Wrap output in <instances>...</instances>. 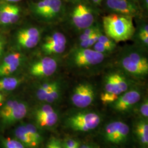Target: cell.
Returning a JSON list of instances; mask_svg holds the SVG:
<instances>
[{
  "label": "cell",
  "mask_w": 148,
  "mask_h": 148,
  "mask_svg": "<svg viewBox=\"0 0 148 148\" xmlns=\"http://www.w3.org/2000/svg\"><path fill=\"white\" fill-rule=\"evenodd\" d=\"M139 111L140 114L145 118L148 119V100L147 98H144L142 102L139 107Z\"/></svg>",
  "instance_id": "obj_29"
},
{
  "label": "cell",
  "mask_w": 148,
  "mask_h": 148,
  "mask_svg": "<svg viewBox=\"0 0 148 148\" xmlns=\"http://www.w3.org/2000/svg\"><path fill=\"white\" fill-rule=\"evenodd\" d=\"M68 40L62 32L54 31L45 37L41 46L42 53L53 57H58L67 53Z\"/></svg>",
  "instance_id": "obj_7"
},
{
  "label": "cell",
  "mask_w": 148,
  "mask_h": 148,
  "mask_svg": "<svg viewBox=\"0 0 148 148\" xmlns=\"http://www.w3.org/2000/svg\"><path fill=\"white\" fill-rule=\"evenodd\" d=\"M90 2L95 6L101 5L104 0H90Z\"/></svg>",
  "instance_id": "obj_35"
},
{
  "label": "cell",
  "mask_w": 148,
  "mask_h": 148,
  "mask_svg": "<svg viewBox=\"0 0 148 148\" xmlns=\"http://www.w3.org/2000/svg\"><path fill=\"white\" fill-rule=\"evenodd\" d=\"M2 100V96L0 94V102Z\"/></svg>",
  "instance_id": "obj_38"
},
{
  "label": "cell",
  "mask_w": 148,
  "mask_h": 148,
  "mask_svg": "<svg viewBox=\"0 0 148 148\" xmlns=\"http://www.w3.org/2000/svg\"><path fill=\"white\" fill-rule=\"evenodd\" d=\"M21 80L16 77H4L0 79V90L10 91L16 89Z\"/></svg>",
  "instance_id": "obj_21"
},
{
  "label": "cell",
  "mask_w": 148,
  "mask_h": 148,
  "mask_svg": "<svg viewBox=\"0 0 148 148\" xmlns=\"http://www.w3.org/2000/svg\"><path fill=\"white\" fill-rule=\"evenodd\" d=\"M95 7L88 0H69L65 3L63 22L79 33L97 23L98 11Z\"/></svg>",
  "instance_id": "obj_3"
},
{
  "label": "cell",
  "mask_w": 148,
  "mask_h": 148,
  "mask_svg": "<svg viewBox=\"0 0 148 148\" xmlns=\"http://www.w3.org/2000/svg\"><path fill=\"white\" fill-rule=\"evenodd\" d=\"M101 32L102 31L95 32L87 40L82 42L76 43L75 46L74 47L79 48H91L95 43L98 41L99 35Z\"/></svg>",
  "instance_id": "obj_24"
},
{
  "label": "cell",
  "mask_w": 148,
  "mask_h": 148,
  "mask_svg": "<svg viewBox=\"0 0 148 148\" xmlns=\"http://www.w3.org/2000/svg\"><path fill=\"white\" fill-rule=\"evenodd\" d=\"M116 65L128 76L143 79L148 75V51L134 44L125 46L118 54Z\"/></svg>",
  "instance_id": "obj_2"
},
{
  "label": "cell",
  "mask_w": 148,
  "mask_h": 148,
  "mask_svg": "<svg viewBox=\"0 0 148 148\" xmlns=\"http://www.w3.org/2000/svg\"><path fill=\"white\" fill-rule=\"evenodd\" d=\"M130 133L129 126L120 121L108 123L104 129V137L110 143L120 144L127 140Z\"/></svg>",
  "instance_id": "obj_13"
},
{
  "label": "cell",
  "mask_w": 148,
  "mask_h": 148,
  "mask_svg": "<svg viewBox=\"0 0 148 148\" xmlns=\"http://www.w3.org/2000/svg\"><path fill=\"white\" fill-rule=\"evenodd\" d=\"M20 17V9L16 5H5L0 8V22L3 24H14Z\"/></svg>",
  "instance_id": "obj_15"
},
{
  "label": "cell",
  "mask_w": 148,
  "mask_h": 148,
  "mask_svg": "<svg viewBox=\"0 0 148 148\" xmlns=\"http://www.w3.org/2000/svg\"><path fill=\"white\" fill-rule=\"evenodd\" d=\"M92 49L99 53L111 55V54L115 52L117 48L106 45L102 43L97 41L93 46Z\"/></svg>",
  "instance_id": "obj_26"
},
{
  "label": "cell",
  "mask_w": 148,
  "mask_h": 148,
  "mask_svg": "<svg viewBox=\"0 0 148 148\" xmlns=\"http://www.w3.org/2000/svg\"><path fill=\"white\" fill-rule=\"evenodd\" d=\"M135 133L140 143L144 146L148 145V124L146 119H142L137 122L135 126Z\"/></svg>",
  "instance_id": "obj_18"
},
{
  "label": "cell",
  "mask_w": 148,
  "mask_h": 148,
  "mask_svg": "<svg viewBox=\"0 0 148 148\" xmlns=\"http://www.w3.org/2000/svg\"><path fill=\"white\" fill-rule=\"evenodd\" d=\"M102 27L106 36L116 43L131 40L135 32L132 17L115 13L103 16Z\"/></svg>",
  "instance_id": "obj_4"
},
{
  "label": "cell",
  "mask_w": 148,
  "mask_h": 148,
  "mask_svg": "<svg viewBox=\"0 0 148 148\" xmlns=\"http://www.w3.org/2000/svg\"><path fill=\"white\" fill-rule=\"evenodd\" d=\"M58 81H54L44 83L40 85L38 88L36 92V96L38 100L45 101L46 96L50 90L57 85Z\"/></svg>",
  "instance_id": "obj_20"
},
{
  "label": "cell",
  "mask_w": 148,
  "mask_h": 148,
  "mask_svg": "<svg viewBox=\"0 0 148 148\" xmlns=\"http://www.w3.org/2000/svg\"><path fill=\"white\" fill-rule=\"evenodd\" d=\"M25 126L32 140L37 147L42 140V138L41 134L38 131L37 128L34 125L31 123H27L25 125Z\"/></svg>",
  "instance_id": "obj_25"
},
{
  "label": "cell",
  "mask_w": 148,
  "mask_h": 148,
  "mask_svg": "<svg viewBox=\"0 0 148 148\" xmlns=\"http://www.w3.org/2000/svg\"><path fill=\"white\" fill-rule=\"evenodd\" d=\"M35 16L46 21H63L65 2L63 0H41L32 6Z\"/></svg>",
  "instance_id": "obj_6"
},
{
  "label": "cell",
  "mask_w": 148,
  "mask_h": 148,
  "mask_svg": "<svg viewBox=\"0 0 148 148\" xmlns=\"http://www.w3.org/2000/svg\"><path fill=\"white\" fill-rule=\"evenodd\" d=\"M79 148H99L98 146L93 144H84L79 146Z\"/></svg>",
  "instance_id": "obj_34"
},
{
  "label": "cell",
  "mask_w": 148,
  "mask_h": 148,
  "mask_svg": "<svg viewBox=\"0 0 148 148\" xmlns=\"http://www.w3.org/2000/svg\"><path fill=\"white\" fill-rule=\"evenodd\" d=\"M64 148H75L80 146L79 141L73 138H67L65 139L63 143Z\"/></svg>",
  "instance_id": "obj_31"
},
{
  "label": "cell",
  "mask_w": 148,
  "mask_h": 148,
  "mask_svg": "<svg viewBox=\"0 0 148 148\" xmlns=\"http://www.w3.org/2000/svg\"><path fill=\"white\" fill-rule=\"evenodd\" d=\"M58 59L51 56H45L35 61L30 65L29 73L35 77H47L56 73L59 68Z\"/></svg>",
  "instance_id": "obj_11"
},
{
  "label": "cell",
  "mask_w": 148,
  "mask_h": 148,
  "mask_svg": "<svg viewBox=\"0 0 148 148\" xmlns=\"http://www.w3.org/2000/svg\"><path fill=\"white\" fill-rule=\"evenodd\" d=\"M101 29L102 28L101 27L99 24L97 23V22L91 27H87L79 32V36L77 37V41L76 43L82 42L83 41L87 40L95 32L102 31Z\"/></svg>",
  "instance_id": "obj_22"
},
{
  "label": "cell",
  "mask_w": 148,
  "mask_h": 148,
  "mask_svg": "<svg viewBox=\"0 0 148 148\" xmlns=\"http://www.w3.org/2000/svg\"><path fill=\"white\" fill-rule=\"evenodd\" d=\"M8 2H19L21 1V0H5Z\"/></svg>",
  "instance_id": "obj_37"
},
{
  "label": "cell",
  "mask_w": 148,
  "mask_h": 148,
  "mask_svg": "<svg viewBox=\"0 0 148 148\" xmlns=\"http://www.w3.org/2000/svg\"><path fill=\"white\" fill-rule=\"evenodd\" d=\"M98 41L112 47L116 48L117 47V43L115 42L114 40H112L110 37L106 36L105 34L103 33V32L100 34Z\"/></svg>",
  "instance_id": "obj_28"
},
{
  "label": "cell",
  "mask_w": 148,
  "mask_h": 148,
  "mask_svg": "<svg viewBox=\"0 0 148 148\" xmlns=\"http://www.w3.org/2000/svg\"><path fill=\"white\" fill-rule=\"evenodd\" d=\"M142 93L137 88H130L119 95L110 104L115 111L120 112H127L137 105L142 99Z\"/></svg>",
  "instance_id": "obj_12"
},
{
  "label": "cell",
  "mask_w": 148,
  "mask_h": 148,
  "mask_svg": "<svg viewBox=\"0 0 148 148\" xmlns=\"http://www.w3.org/2000/svg\"><path fill=\"white\" fill-rule=\"evenodd\" d=\"M46 148H64L63 143L59 139L55 137L51 138L48 141Z\"/></svg>",
  "instance_id": "obj_30"
},
{
  "label": "cell",
  "mask_w": 148,
  "mask_h": 148,
  "mask_svg": "<svg viewBox=\"0 0 148 148\" xmlns=\"http://www.w3.org/2000/svg\"><path fill=\"white\" fill-rule=\"evenodd\" d=\"M19 101H8L5 105L0 110V117L2 120L8 115V114L11 112L16 105L19 103Z\"/></svg>",
  "instance_id": "obj_27"
},
{
  "label": "cell",
  "mask_w": 148,
  "mask_h": 148,
  "mask_svg": "<svg viewBox=\"0 0 148 148\" xmlns=\"http://www.w3.org/2000/svg\"><path fill=\"white\" fill-rule=\"evenodd\" d=\"M140 2H142V5H140L143 12H148V0H142Z\"/></svg>",
  "instance_id": "obj_33"
},
{
  "label": "cell",
  "mask_w": 148,
  "mask_h": 148,
  "mask_svg": "<svg viewBox=\"0 0 148 148\" xmlns=\"http://www.w3.org/2000/svg\"><path fill=\"white\" fill-rule=\"evenodd\" d=\"M14 134L17 140L20 141L24 146L32 148L37 147L27 132L25 125H21L16 127Z\"/></svg>",
  "instance_id": "obj_17"
},
{
  "label": "cell",
  "mask_w": 148,
  "mask_h": 148,
  "mask_svg": "<svg viewBox=\"0 0 148 148\" xmlns=\"http://www.w3.org/2000/svg\"><path fill=\"white\" fill-rule=\"evenodd\" d=\"M28 107L27 104L23 102H19L16 107L2 120L5 124L10 125L19 121L27 115Z\"/></svg>",
  "instance_id": "obj_16"
},
{
  "label": "cell",
  "mask_w": 148,
  "mask_h": 148,
  "mask_svg": "<svg viewBox=\"0 0 148 148\" xmlns=\"http://www.w3.org/2000/svg\"><path fill=\"white\" fill-rule=\"evenodd\" d=\"M62 87L63 86L61 85L60 82L59 81L58 84L48 93L46 97L45 101L47 103H53L58 101L62 95Z\"/></svg>",
  "instance_id": "obj_23"
},
{
  "label": "cell",
  "mask_w": 148,
  "mask_h": 148,
  "mask_svg": "<svg viewBox=\"0 0 148 148\" xmlns=\"http://www.w3.org/2000/svg\"><path fill=\"white\" fill-rule=\"evenodd\" d=\"M58 115L55 110L42 116L36 117L38 125L43 128L53 127L58 122Z\"/></svg>",
  "instance_id": "obj_19"
},
{
  "label": "cell",
  "mask_w": 148,
  "mask_h": 148,
  "mask_svg": "<svg viewBox=\"0 0 148 148\" xmlns=\"http://www.w3.org/2000/svg\"><path fill=\"white\" fill-rule=\"evenodd\" d=\"M105 75L103 79V91L100 95L104 104H110L118 97L131 87V81L127 75L115 67Z\"/></svg>",
  "instance_id": "obj_5"
},
{
  "label": "cell",
  "mask_w": 148,
  "mask_h": 148,
  "mask_svg": "<svg viewBox=\"0 0 148 148\" xmlns=\"http://www.w3.org/2000/svg\"><path fill=\"white\" fill-rule=\"evenodd\" d=\"M41 33L36 27H29L18 32L16 36L17 42L25 49H32L37 46L41 39Z\"/></svg>",
  "instance_id": "obj_14"
},
{
  "label": "cell",
  "mask_w": 148,
  "mask_h": 148,
  "mask_svg": "<svg viewBox=\"0 0 148 148\" xmlns=\"http://www.w3.org/2000/svg\"><path fill=\"white\" fill-rule=\"evenodd\" d=\"M3 43L1 41H0V56L2 54V51H3Z\"/></svg>",
  "instance_id": "obj_36"
},
{
  "label": "cell",
  "mask_w": 148,
  "mask_h": 148,
  "mask_svg": "<svg viewBox=\"0 0 148 148\" xmlns=\"http://www.w3.org/2000/svg\"><path fill=\"white\" fill-rule=\"evenodd\" d=\"M95 90L93 86L88 82L76 85L71 95V101L74 106L79 108H86L95 100Z\"/></svg>",
  "instance_id": "obj_10"
},
{
  "label": "cell",
  "mask_w": 148,
  "mask_h": 148,
  "mask_svg": "<svg viewBox=\"0 0 148 148\" xmlns=\"http://www.w3.org/2000/svg\"><path fill=\"white\" fill-rule=\"evenodd\" d=\"M109 56L92 48L74 47L64 55V59L66 69L75 73L84 74L101 69L106 64Z\"/></svg>",
  "instance_id": "obj_1"
},
{
  "label": "cell",
  "mask_w": 148,
  "mask_h": 148,
  "mask_svg": "<svg viewBox=\"0 0 148 148\" xmlns=\"http://www.w3.org/2000/svg\"><path fill=\"white\" fill-rule=\"evenodd\" d=\"M106 10L110 13L131 16L135 18H142L143 12L139 3L133 0H104Z\"/></svg>",
  "instance_id": "obj_8"
},
{
  "label": "cell",
  "mask_w": 148,
  "mask_h": 148,
  "mask_svg": "<svg viewBox=\"0 0 148 148\" xmlns=\"http://www.w3.org/2000/svg\"><path fill=\"white\" fill-rule=\"evenodd\" d=\"M3 145L5 148H16L13 142V139L10 138L3 140Z\"/></svg>",
  "instance_id": "obj_32"
},
{
  "label": "cell",
  "mask_w": 148,
  "mask_h": 148,
  "mask_svg": "<svg viewBox=\"0 0 148 148\" xmlns=\"http://www.w3.org/2000/svg\"><path fill=\"white\" fill-rule=\"evenodd\" d=\"M100 116L95 112H79L71 116L66 121L75 131L87 132L95 129L101 123Z\"/></svg>",
  "instance_id": "obj_9"
}]
</instances>
